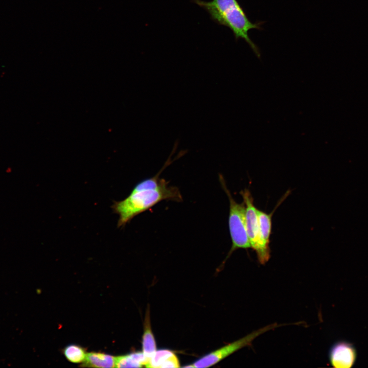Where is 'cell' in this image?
Here are the masks:
<instances>
[{
	"label": "cell",
	"instance_id": "cell-1",
	"mask_svg": "<svg viewBox=\"0 0 368 368\" xmlns=\"http://www.w3.org/2000/svg\"><path fill=\"white\" fill-rule=\"evenodd\" d=\"M192 1L206 10L214 21L229 28L236 40L244 39L260 57L259 49L250 38L248 32L252 29H261V23L252 22L237 0Z\"/></svg>",
	"mask_w": 368,
	"mask_h": 368
},
{
	"label": "cell",
	"instance_id": "cell-2",
	"mask_svg": "<svg viewBox=\"0 0 368 368\" xmlns=\"http://www.w3.org/2000/svg\"><path fill=\"white\" fill-rule=\"evenodd\" d=\"M180 201L182 196L178 188L168 186L159 190H137L133 188L124 199L114 201L111 206L119 215L118 227H123L133 217L163 200Z\"/></svg>",
	"mask_w": 368,
	"mask_h": 368
},
{
	"label": "cell",
	"instance_id": "cell-3",
	"mask_svg": "<svg viewBox=\"0 0 368 368\" xmlns=\"http://www.w3.org/2000/svg\"><path fill=\"white\" fill-rule=\"evenodd\" d=\"M219 180L229 202L228 227L232 243L228 254L230 255L237 249L250 247L246 226V208L244 201L239 203L235 200L227 189L222 176H219Z\"/></svg>",
	"mask_w": 368,
	"mask_h": 368
},
{
	"label": "cell",
	"instance_id": "cell-4",
	"mask_svg": "<svg viewBox=\"0 0 368 368\" xmlns=\"http://www.w3.org/2000/svg\"><path fill=\"white\" fill-rule=\"evenodd\" d=\"M278 326L276 323L272 324L252 332L247 335L208 354L195 361L191 365L187 367L205 368L211 366L237 351L249 346L258 336L266 332L273 330Z\"/></svg>",
	"mask_w": 368,
	"mask_h": 368
},
{
	"label": "cell",
	"instance_id": "cell-5",
	"mask_svg": "<svg viewBox=\"0 0 368 368\" xmlns=\"http://www.w3.org/2000/svg\"><path fill=\"white\" fill-rule=\"evenodd\" d=\"M240 193L245 205L246 226L250 247L256 251L259 262L264 264L269 260L270 255L266 253L262 247L257 209L254 204L253 198L248 189H245Z\"/></svg>",
	"mask_w": 368,
	"mask_h": 368
},
{
	"label": "cell",
	"instance_id": "cell-6",
	"mask_svg": "<svg viewBox=\"0 0 368 368\" xmlns=\"http://www.w3.org/2000/svg\"><path fill=\"white\" fill-rule=\"evenodd\" d=\"M357 352L353 344L346 341L334 343L329 352L331 365L336 368H350L356 362Z\"/></svg>",
	"mask_w": 368,
	"mask_h": 368
},
{
	"label": "cell",
	"instance_id": "cell-7",
	"mask_svg": "<svg viewBox=\"0 0 368 368\" xmlns=\"http://www.w3.org/2000/svg\"><path fill=\"white\" fill-rule=\"evenodd\" d=\"M150 318L149 308L148 307L144 322V333L142 340V353L147 361L146 365L157 351L156 342L152 331Z\"/></svg>",
	"mask_w": 368,
	"mask_h": 368
},
{
	"label": "cell",
	"instance_id": "cell-8",
	"mask_svg": "<svg viewBox=\"0 0 368 368\" xmlns=\"http://www.w3.org/2000/svg\"><path fill=\"white\" fill-rule=\"evenodd\" d=\"M273 211L270 214H267L257 209L260 235L262 247L264 251L269 255H270L269 243L271 232V218Z\"/></svg>",
	"mask_w": 368,
	"mask_h": 368
},
{
	"label": "cell",
	"instance_id": "cell-9",
	"mask_svg": "<svg viewBox=\"0 0 368 368\" xmlns=\"http://www.w3.org/2000/svg\"><path fill=\"white\" fill-rule=\"evenodd\" d=\"M83 365L93 367H113L116 357L104 353L90 352L87 353Z\"/></svg>",
	"mask_w": 368,
	"mask_h": 368
},
{
	"label": "cell",
	"instance_id": "cell-10",
	"mask_svg": "<svg viewBox=\"0 0 368 368\" xmlns=\"http://www.w3.org/2000/svg\"><path fill=\"white\" fill-rule=\"evenodd\" d=\"M146 359L142 352H134L116 357L117 367H141L146 364Z\"/></svg>",
	"mask_w": 368,
	"mask_h": 368
},
{
	"label": "cell",
	"instance_id": "cell-11",
	"mask_svg": "<svg viewBox=\"0 0 368 368\" xmlns=\"http://www.w3.org/2000/svg\"><path fill=\"white\" fill-rule=\"evenodd\" d=\"M63 353L68 361L74 363L83 362L87 354L84 349L75 344L66 347L64 349Z\"/></svg>",
	"mask_w": 368,
	"mask_h": 368
},
{
	"label": "cell",
	"instance_id": "cell-12",
	"mask_svg": "<svg viewBox=\"0 0 368 368\" xmlns=\"http://www.w3.org/2000/svg\"><path fill=\"white\" fill-rule=\"evenodd\" d=\"M168 183L164 179L159 178L158 175L145 179L137 183L134 188L137 190H159L166 188Z\"/></svg>",
	"mask_w": 368,
	"mask_h": 368
},
{
	"label": "cell",
	"instance_id": "cell-13",
	"mask_svg": "<svg viewBox=\"0 0 368 368\" xmlns=\"http://www.w3.org/2000/svg\"><path fill=\"white\" fill-rule=\"evenodd\" d=\"M173 354L172 352L167 350L156 351L145 366L147 367H161L164 361Z\"/></svg>",
	"mask_w": 368,
	"mask_h": 368
},
{
	"label": "cell",
	"instance_id": "cell-14",
	"mask_svg": "<svg viewBox=\"0 0 368 368\" xmlns=\"http://www.w3.org/2000/svg\"><path fill=\"white\" fill-rule=\"evenodd\" d=\"M180 367V364L178 359L174 354L169 357L161 366V367Z\"/></svg>",
	"mask_w": 368,
	"mask_h": 368
}]
</instances>
